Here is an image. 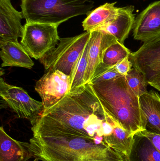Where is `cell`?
Masks as SVG:
<instances>
[{"label":"cell","mask_w":160,"mask_h":161,"mask_svg":"<svg viewBox=\"0 0 160 161\" xmlns=\"http://www.w3.org/2000/svg\"><path fill=\"white\" fill-rule=\"evenodd\" d=\"M105 110L90 82L70 92L31 121L33 134H66L94 139L103 137Z\"/></svg>","instance_id":"obj_1"},{"label":"cell","mask_w":160,"mask_h":161,"mask_svg":"<svg viewBox=\"0 0 160 161\" xmlns=\"http://www.w3.org/2000/svg\"><path fill=\"white\" fill-rule=\"evenodd\" d=\"M30 146L34 157L43 161H111L120 155L94 139L73 134H33Z\"/></svg>","instance_id":"obj_2"},{"label":"cell","mask_w":160,"mask_h":161,"mask_svg":"<svg viewBox=\"0 0 160 161\" xmlns=\"http://www.w3.org/2000/svg\"><path fill=\"white\" fill-rule=\"evenodd\" d=\"M91 84L105 112L123 128L134 135L147 129L140 97L131 89L125 76Z\"/></svg>","instance_id":"obj_3"},{"label":"cell","mask_w":160,"mask_h":161,"mask_svg":"<svg viewBox=\"0 0 160 161\" xmlns=\"http://www.w3.org/2000/svg\"><path fill=\"white\" fill-rule=\"evenodd\" d=\"M26 22L59 25L73 17L88 15L95 6L94 0H20Z\"/></svg>","instance_id":"obj_4"},{"label":"cell","mask_w":160,"mask_h":161,"mask_svg":"<svg viewBox=\"0 0 160 161\" xmlns=\"http://www.w3.org/2000/svg\"><path fill=\"white\" fill-rule=\"evenodd\" d=\"M90 32L70 37L60 38L56 47L39 59L46 70H58L72 76L89 40Z\"/></svg>","instance_id":"obj_5"},{"label":"cell","mask_w":160,"mask_h":161,"mask_svg":"<svg viewBox=\"0 0 160 161\" xmlns=\"http://www.w3.org/2000/svg\"><path fill=\"white\" fill-rule=\"evenodd\" d=\"M23 26L20 43L31 58L40 59L59 43L57 25L26 22Z\"/></svg>","instance_id":"obj_6"},{"label":"cell","mask_w":160,"mask_h":161,"mask_svg":"<svg viewBox=\"0 0 160 161\" xmlns=\"http://www.w3.org/2000/svg\"><path fill=\"white\" fill-rule=\"evenodd\" d=\"M0 96L18 118L30 121L43 110L42 102L32 98L22 88L10 85L0 78Z\"/></svg>","instance_id":"obj_7"},{"label":"cell","mask_w":160,"mask_h":161,"mask_svg":"<svg viewBox=\"0 0 160 161\" xmlns=\"http://www.w3.org/2000/svg\"><path fill=\"white\" fill-rule=\"evenodd\" d=\"M70 77L60 71H47L36 83L35 90L40 96L43 110L48 109L62 100L70 91Z\"/></svg>","instance_id":"obj_8"},{"label":"cell","mask_w":160,"mask_h":161,"mask_svg":"<svg viewBox=\"0 0 160 161\" xmlns=\"http://www.w3.org/2000/svg\"><path fill=\"white\" fill-rule=\"evenodd\" d=\"M133 68L144 75L147 83L160 75V38L143 44L130 56Z\"/></svg>","instance_id":"obj_9"},{"label":"cell","mask_w":160,"mask_h":161,"mask_svg":"<svg viewBox=\"0 0 160 161\" xmlns=\"http://www.w3.org/2000/svg\"><path fill=\"white\" fill-rule=\"evenodd\" d=\"M134 39L147 42L160 38V1L151 3L135 18Z\"/></svg>","instance_id":"obj_10"},{"label":"cell","mask_w":160,"mask_h":161,"mask_svg":"<svg viewBox=\"0 0 160 161\" xmlns=\"http://www.w3.org/2000/svg\"><path fill=\"white\" fill-rule=\"evenodd\" d=\"M23 19L22 12L15 9L11 0H0V41L18 42L23 34Z\"/></svg>","instance_id":"obj_11"},{"label":"cell","mask_w":160,"mask_h":161,"mask_svg":"<svg viewBox=\"0 0 160 161\" xmlns=\"http://www.w3.org/2000/svg\"><path fill=\"white\" fill-rule=\"evenodd\" d=\"M116 41L113 36L102 31L94 30L90 32L85 84L90 82L97 68L102 62L105 51Z\"/></svg>","instance_id":"obj_12"},{"label":"cell","mask_w":160,"mask_h":161,"mask_svg":"<svg viewBox=\"0 0 160 161\" xmlns=\"http://www.w3.org/2000/svg\"><path fill=\"white\" fill-rule=\"evenodd\" d=\"M134 11L133 5L119 8L117 15L113 19L95 30L102 31L111 35L119 42L124 44L131 31L133 29L135 20Z\"/></svg>","instance_id":"obj_13"},{"label":"cell","mask_w":160,"mask_h":161,"mask_svg":"<svg viewBox=\"0 0 160 161\" xmlns=\"http://www.w3.org/2000/svg\"><path fill=\"white\" fill-rule=\"evenodd\" d=\"M34 157L30 143L22 142L10 137L0 128V161H28Z\"/></svg>","instance_id":"obj_14"},{"label":"cell","mask_w":160,"mask_h":161,"mask_svg":"<svg viewBox=\"0 0 160 161\" xmlns=\"http://www.w3.org/2000/svg\"><path fill=\"white\" fill-rule=\"evenodd\" d=\"M0 48L2 68L20 67L31 69L34 65L31 57L18 42L0 41Z\"/></svg>","instance_id":"obj_15"},{"label":"cell","mask_w":160,"mask_h":161,"mask_svg":"<svg viewBox=\"0 0 160 161\" xmlns=\"http://www.w3.org/2000/svg\"><path fill=\"white\" fill-rule=\"evenodd\" d=\"M141 108L147 120V128L160 135V95L153 90L140 97Z\"/></svg>","instance_id":"obj_16"},{"label":"cell","mask_w":160,"mask_h":161,"mask_svg":"<svg viewBox=\"0 0 160 161\" xmlns=\"http://www.w3.org/2000/svg\"><path fill=\"white\" fill-rule=\"evenodd\" d=\"M127 161H160V152L149 139L141 132L133 136Z\"/></svg>","instance_id":"obj_17"},{"label":"cell","mask_w":160,"mask_h":161,"mask_svg":"<svg viewBox=\"0 0 160 161\" xmlns=\"http://www.w3.org/2000/svg\"><path fill=\"white\" fill-rule=\"evenodd\" d=\"M109 117L113 126V130L111 136L104 138V142L108 147L127 159L130 152L134 134L126 130L109 115Z\"/></svg>","instance_id":"obj_18"},{"label":"cell","mask_w":160,"mask_h":161,"mask_svg":"<svg viewBox=\"0 0 160 161\" xmlns=\"http://www.w3.org/2000/svg\"><path fill=\"white\" fill-rule=\"evenodd\" d=\"M116 2L105 3L89 13L82 22L85 32H91L101 25L113 19L117 15L119 8L116 6Z\"/></svg>","instance_id":"obj_19"},{"label":"cell","mask_w":160,"mask_h":161,"mask_svg":"<svg viewBox=\"0 0 160 161\" xmlns=\"http://www.w3.org/2000/svg\"><path fill=\"white\" fill-rule=\"evenodd\" d=\"M131 53L129 49L124 44L116 41L107 48L104 53L102 62L99 65L95 72L115 67L119 62L130 57Z\"/></svg>","instance_id":"obj_20"},{"label":"cell","mask_w":160,"mask_h":161,"mask_svg":"<svg viewBox=\"0 0 160 161\" xmlns=\"http://www.w3.org/2000/svg\"><path fill=\"white\" fill-rule=\"evenodd\" d=\"M88 42L75 67L73 74L70 77V92L85 84V73L88 63Z\"/></svg>","instance_id":"obj_21"},{"label":"cell","mask_w":160,"mask_h":161,"mask_svg":"<svg viewBox=\"0 0 160 161\" xmlns=\"http://www.w3.org/2000/svg\"><path fill=\"white\" fill-rule=\"evenodd\" d=\"M125 77L131 89L139 97L147 92L148 83L144 75L139 70L132 68Z\"/></svg>","instance_id":"obj_22"},{"label":"cell","mask_w":160,"mask_h":161,"mask_svg":"<svg viewBox=\"0 0 160 161\" xmlns=\"http://www.w3.org/2000/svg\"><path fill=\"white\" fill-rule=\"evenodd\" d=\"M120 76H121V75L116 70L115 67H113L100 76L93 78L90 82L91 83H98L105 80H111Z\"/></svg>","instance_id":"obj_23"},{"label":"cell","mask_w":160,"mask_h":161,"mask_svg":"<svg viewBox=\"0 0 160 161\" xmlns=\"http://www.w3.org/2000/svg\"><path fill=\"white\" fill-rule=\"evenodd\" d=\"M130 57L126 58L119 62L115 66L116 69L118 73L123 76H126L132 67V64L130 60Z\"/></svg>","instance_id":"obj_24"},{"label":"cell","mask_w":160,"mask_h":161,"mask_svg":"<svg viewBox=\"0 0 160 161\" xmlns=\"http://www.w3.org/2000/svg\"><path fill=\"white\" fill-rule=\"evenodd\" d=\"M141 133L149 139L160 152V135L150 132L147 129L141 131Z\"/></svg>","instance_id":"obj_25"},{"label":"cell","mask_w":160,"mask_h":161,"mask_svg":"<svg viewBox=\"0 0 160 161\" xmlns=\"http://www.w3.org/2000/svg\"><path fill=\"white\" fill-rule=\"evenodd\" d=\"M148 84L160 92V77L152 80L151 82H149Z\"/></svg>","instance_id":"obj_26"},{"label":"cell","mask_w":160,"mask_h":161,"mask_svg":"<svg viewBox=\"0 0 160 161\" xmlns=\"http://www.w3.org/2000/svg\"><path fill=\"white\" fill-rule=\"evenodd\" d=\"M111 161H127L126 158L122 155H120L117 158Z\"/></svg>","instance_id":"obj_27"},{"label":"cell","mask_w":160,"mask_h":161,"mask_svg":"<svg viewBox=\"0 0 160 161\" xmlns=\"http://www.w3.org/2000/svg\"><path fill=\"white\" fill-rule=\"evenodd\" d=\"M33 161H43L42 160H41L39 159L38 158H35L34 159V160Z\"/></svg>","instance_id":"obj_28"}]
</instances>
